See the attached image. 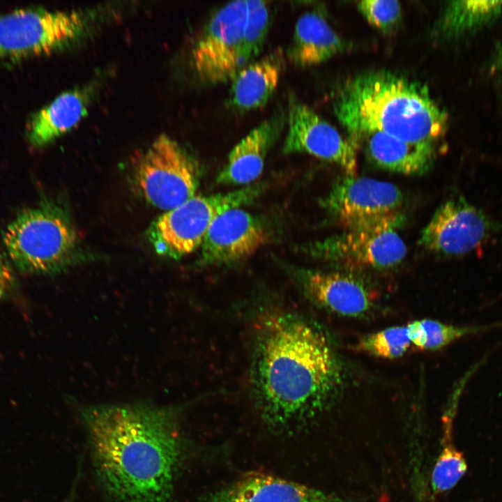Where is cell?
<instances>
[{"mask_svg":"<svg viewBox=\"0 0 502 502\" xmlns=\"http://www.w3.org/2000/svg\"><path fill=\"white\" fill-rule=\"evenodd\" d=\"M287 128L285 153H307L339 165L347 175H356L357 149L307 105L289 101Z\"/></svg>","mask_w":502,"mask_h":502,"instance_id":"obj_11","label":"cell"},{"mask_svg":"<svg viewBox=\"0 0 502 502\" xmlns=\"http://www.w3.org/2000/svg\"><path fill=\"white\" fill-rule=\"evenodd\" d=\"M14 282V275L6 259L0 252V299L6 296Z\"/></svg>","mask_w":502,"mask_h":502,"instance_id":"obj_27","label":"cell"},{"mask_svg":"<svg viewBox=\"0 0 502 502\" xmlns=\"http://www.w3.org/2000/svg\"><path fill=\"white\" fill-rule=\"evenodd\" d=\"M139 156L131 180L150 204L169 211L195 196L198 185L195 165L175 140L161 135Z\"/></svg>","mask_w":502,"mask_h":502,"instance_id":"obj_7","label":"cell"},{"mask_svg":"<svg viewBox=\"0 0 502 502\" xmlns=\"http://www.w3.org/2000/svg\"><path fill=\"white\" fill-rule=\"evenodd\" d=\"M280 124L278 119L272 118L252 130L232 149L217 182L242 185L255 181L261 174L266 153L277 134Z\"/></svg>","mask_w":502,"mask_h":502,"instance_id":"obj_18","label":"cell"},{"mask_svg":"<svg viewBox=\"0 0 502 502\" xmlns=\"http://www.w3.org/2000/svg\"><path fill=\"white\" fill-rule=\"evenodd\" d=\"M248 14L244 31V48L250 63L260 53L269 26V8L263 1H247Z\"/></svg>","mask_w":502,"mask_h":502,"instance_id":"obj_25","label":"cell"},{"mask_svg":"<svg viewBox=\"0 0 502 502\" xmlns=\"http://www.w3.org/2000/svg\"><path fill=\"white\" fill-rule=\"evenodd\" d=\"M260 186L210 196H194L167 211L150 226L147 236L155 252L179 259L197 249L213 220L227 211L253 201Z\"/></svg>","mask_w":502,"mask_h":502,"instance_id":"obj_5","label":"cell"},{"mask_svg":"<svg viewBox=\"0 0 502 502\" xmlns=\"http://www.w3.org/2000/svg\"><path fill=\"white\" fill-rule=\"evenodd\" d=\"M500 326L502 321L486 325L459 326L432 319L416 320L406 325L412 345L424 351L439 350L462 337Z\"/></svg>","mask_w":502,"mask_h":502,"instance_id":"obj_22","label":"cell"},{"mask_svg":"<svg viewBox=\"0 0 502 502\" xmlns=\"http://www.w3.org/2000/svg\"><path fill=\"white\" fill-rule=\"evenodd\" d=\"M89 90L65 91L33 113L26 124V136L33 147L45 146L69 132L87 115Z\"/></svg>","mask_w":502,"mask_h":502,"instance_id":"obj_17","label":"cell"},{"mask_svg":"<svg viewBox=\"0 0 502 502\" xmlns=\"http://www.w3.org/2000/svg\"><path fill=\"white\" fill-rule=\"evenodd\" d=\"M411 345L406 326H400L363 337L356 348L376 357L392 359L402 356Z\"/></svg>","mask_w":502,"mask_h":502,"instance_id":"obj_24","label":"cell"},{"mask_svg":"<svg viewBox=\"0 0 502 502\" xmlns=\"http://www.w3.org/2000/svg\"><path fill=\"white\" fill-rule=\"evenodd\" d=\"M333 107L349 135L379 131L409 142L436 145L448 125L447 112L426 85L386 70L347 79L337 91Z\"/></svg>","mask_w":502,"mask_h":502,"instance_id":"obj_3","label":"cell"},{"mask_svg":"<svg viewBox=\"0 0 502 502\" xmlns=\"http://www.w3.org/2000/svg\"><path fill=\"white\" fill-rule=\"evenodd\" d=\"M400 213L316 241L308 246L313 256L326 261L344 262L376 268L400 264L406 246L396 229L402 223Z\"/></svg>","mask_w":502,"mask_h":502,"instance_id":"obj_9","label":"cell"},{"mask_svg":"<svg viewBox=\"0 0 502 502\" xmlns=\"http://www.w3.org/2000/svg\"><path fill=\"white\" fill-rule=\"evenodd\" d=\"M306 296L317 305L334 313L356 317L372 307V297L359 281L337 272L307 271L302 277Z\"/></svg>","mask_w":502,"mask_h":502,"instance_id":"obj_16","label":"cell"},{"mask_svg":"<svg viewBox=\"0 0 502 502\" xmlns=\"http://www.w3.org/2000/svg\"><path fill=\"white\" fill-rule=\"evenodd\" d=\"M247 1H234L218 9L209 19L192 50L197 77L208 84L232 80L250 63L244 48Z\"/></svg>","mask_w":502,"mask_h":502,"instance_id":"obj_8","label":"cell"},{"mask_svg":"<svg viewBox=\"0 0 502 502\" xmlns=\"http://www.w3.org/2000/svg\"><path fill=\"white\" fill-rule=\"evenodd\" d=\"M502 13V1H451L443 7L432 29L441 42L457 41L489 27Z\"/></svg>","mask_w":502,"mask_h":502,"instance_id":"obj_21","label":"cell"},{"mask_svg":"<svg viewBox=\"0 0 502 502\" xmlns=\"http://www.w3.org/2000/svg\"><path fill=\"white\" fill-rule=\"evenodd\" d=\"M346 42L317 12H306L296 21L288 57L296 66L319 64L347 48Z\"/></svg>","mask_w":502,"mask_h":502,"instance_id":"obj_19","label":"cell"},{"mask_svg":"<svg viewBox=\"0 0 502 502\" xmlns=\"http://www.w3.org/2000/svg\"><path fill=\"white\" fill-rule=\"evenodd\" d=\"M357 8L366 20L375 28L388 32L399 23L402 8L395 0H363Z\"/></svg>","mask_w":502,"mask_h":502,"instance_id":"obj_26","label":"cell"},{"mask_svg":"<svg viewBox=\"0 0 502 502\" xmlns=\"http://www.w3.org/2000/svg\"><path fill=\"white\" fill-rule=\"evenodd\" d=\"M489 229L488 220L478 208L462 199H450L436 210L419 243L434 253L462 255L478 247Z\"/></svg>","mask_w":502,"mask_h":502,"instance_id":"obj_12","label":"cell"},{"mask_svg":"<svg viewBox=\"0 0 502 502\" xmlns=\"http://www.w3.org/2000/svg\"><path fill=\"white\" fill-rule=\"evenodd\" d=\"M2 238L13 265L21 273L32 275L61 272L71 263L78 245L68 213L50 200L19 212Z\"/></svg>","mask_w":502,"mask_h":502,"instance_id":"obj_4","label":"cell"},{"mask_svg":"<svg viewBox=\"0 0 502 502\" xmlns=\"http://www.w3.org/2000/svg\"><path fill=\"white\" fill-rule=\"evenodd\" d=\"M446 429L444 444L431 475V487L434 496L452 489L467 470L463 452L451 441L450 429Z\"/></svg>","mask_w":502,"mask_h":502,"instance_id":"obj_23","label":"cell"},{"mask_svg":"<svg viewBox=\"0 0 502 502\" xmlns=\"http://www.w3.org/2000/svg\"><path fill=\"white\" fill-rule=\"evenodd\" d=\"M252 386L257 409L273 429L313 416L340 384V367L324 333L284 310L262 312L255 328Z\"/></svg>","mask_w":502,"mask_h":502,"instance_id":"obj_2","label":"cell"},{"mask_svg":"<svg viewBox=\"0 0 502 502\" xmlns=\"http://www.w3.org/2000/svg\"><path fill=\"white\" fill-rule=\"evenodd\" d=\"M199 502H349L268 473L252 472L201 496Z\"/></svg>","mask_w":502,"mask_h":502,"instance_id":"obj_14","label":"cell"},{"mask_svg":"<svg viewBox=\"0 0 502 502\" xmlns=\"http://www.w3.org/2000/svg\"><path fill=\"white\" fill-rule=\"evenodd\" d=\"M97 476L112 502H169L183 446L176 411L146 402L84 406Z\"/></svg>","mask_w":502,"mask_h":502,"instance_id":"obj_1","label":"cell"},{"mask_svg":"<svg viewBox=\"0 0 502 502\" xmlns=\"http://www.w3.org/2000/svg\"><path fill=\"white\" fill-rule=\"evenodd\" d=\"M282 66L281 50H275L245 66L231 80L230 105L240 111L264 106L278 84Z\"/></svg>","mask_w":502,"mask_h":502,"instance_id":"obj_20","label":"cell"},{"mask_svg":"<svg viewBox=\"0 0 502 502\" xmlns=\"http://www.w3.org/2000/svg\"><path fill=\"white\" fill-rule=\"evenodd\" d=\"M402 201L400 189L391 183L346 174L333 185L321 205L347 229L397 214Z\"/></svg>","mask_w":502,"mask_h":502,"instance_id":"obj_10","label":"cell"},{"mask_svg":"<svg viewBox=\"0 0 502 502\" xmlns=\"http://www.w3.org/2000/svg\"><path fill=\"white\" fill-rule=\"evenodd\" d=\"M491 70L493 73H502V43L498 45L492 58Z\"/></svg>","mask_w":502,"mask_h":502,"instance_id":"obj_28","label":"cell"},{"mask_svg":"<svg viewBox=\"0 0 502 502\" xmlns=\"http://www.w3.org/2000/svg\"><path fill=\"white\" fill-rule=\"evenodd\" d=\"M266 240L256 218L241 208H233L211 225L201 245V261L206 265L234 262L254 253Z\"/></svg>","mask_w":502,"mask_h":502,"instance_id":"obj_13","label":"cell"},{"mask_svg":"<svg viewBox=\"0 0 502 502\" xmlns=\"http://www.w3.org/2000/svg\"><path fill=\"white\" fill-rule=\"evenodd\" d=\"M86 20L77 11L26 8L0 15V61L51 54L78 38Z\"/></svg>","mask_w":502,"mask_h":502,"instance_id":"obj_6","label":"cell"},{"mask_svg":"<svg viewBox=\"0 0 502 502\" xmlns=\"http://www.w3.org/2000/svg\"><path fill=\"white\" fill-rule=\"evenodd\" d=\"M357 149L363 146L369 160L376 166L406 175L427 172L435 158V145L406 142L379 131L349 135Z\"/></svg>","mask_w":502,"mask_h":502,"instance_id":"obj_15","label":"cell"}]
</instances>
